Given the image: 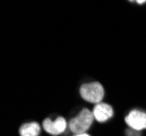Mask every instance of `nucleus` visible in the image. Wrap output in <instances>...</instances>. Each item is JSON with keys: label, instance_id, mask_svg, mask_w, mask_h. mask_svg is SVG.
I'll return each mask as SVG.
<instances>
[{"label": "nucleus", "instance_id": "obj_1", "mask_svg": "<svg viewBox=\"0 0 146 136\" xmlns=\"http://www.w3.org/2000/svg\"><path fill=\"white\" fill-rule=\"evenodd\" d=\"M94 119L95 118H94L93 111H90L87 108H83L78 113V116H75L69 121L68 126H69L70 131L74 133L75 135L84 134L86 133V131L91 127Z\"/></svg>", "mask_w": 146, "mask_h": 136}, {"label": "nucleus", "instance_id": "obj_2", "mask_svg": "<svg viewBox=\"0 0 146 136\" xmlns=\"http://www.w3.org/2000/svg\"><path fill=\"white\" fill-rule=\"evenodd\" d=\"M80 95L87 102L97 105L102 102L105 96V90L103 85L99 82H91V83H84L80 87Z\"/></svg>", "mask_w": 146, "mask_h": 136}, {"label": "nucleus", "instance_id": "obj_3", "mask_svg": "<svg viewBox=\"0 0 146 136\" xmlns=\"http://www.w3.org/2000/svg\"><path fill=\"white\" fill-rule=\"evenodd\" d=\"M125 123L130 129L141 132L146 129V112L141 111L139 109H133L129 112L125 117Z\"/></svg>", "mask_w": 146, "mask_h": 136}, {"label": "nucleus", "instance_id": "obj_4", "mask_svg": "<svg viewBox=\"0 0 146 136\" xmlns=\"http://www.w3.org/2000/svg\"><path fill=\"white\" fill-rule=\"evenodd\" d=\"M67 120L63 117H58L55 121H52L50 118H46L43 121V129L50 135H60L67 130Z\"/></svg>", "mask_w": 146, "mask_h": 136}, {"label": "nucleus", "instance_id": "obj_5", "mask_svg": "<svg viewBox=\"0 0 146 136\" xmlns=\"http://www.w3.org/2000/svg\"><path fill=\"white\" fill-rule=\"evenodd\" d=\"M93 114H94V118H95L96 121L103 123V122H106V121H108L109 119L112 118L113 109L108 104L100 102V104L95 105L94 109H93Z\"/></svg>", "mask_w": 146, "mask_h": 136}, {"label": "nucleus", "instance_id": "obj_6", "mask_svg": "<svg viewBox=\"0 0 146 136\" xmlns=\"http://www.w3.org/2000/svg\"><path fill=\"white\" fill-rule=\"evenodd\" d=\"M40 125L37 122L24 123L20 127V136H39Z\"/></svg>", "mask_w": 146, "mask_h": 136}, {"label": "nucleus", "instance_id": "obj_7", "mask_svg": "<svg viewBox=\"0 0 146 136\" xmlns=\"http://www.w3.org/2000/svg\"><path fill=\"white\" fill-rule=\"evenodd\" d=\"M125 133H127V136H141V132H139V131H135V130H132V129L128 130Z\"/></svg>", "mask_w": 146, "mask_h": 136}, {"label": "nucleus", "instance_id": "obj_8", "mask_svg": "<svg viewBox=\"0 0 146 136\" xmlns=\"http://www.w3.org/2000/svg\"><path fill=\"white\" fill-rule=\"evenodd\" d=\"M74 136H90V135L86 134V133H84V134H79V135H74Z\"/></svg>", "mask_w": 146, "mask_h": 136}]
</instances>
